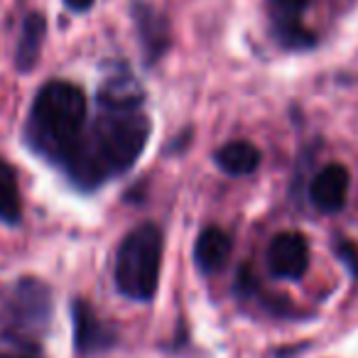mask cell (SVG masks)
<instances>
[{
    "label": "cell",
    "instance_id": "6da1fadb",
    "mask_svg": "<svg viewBox=\"0 0 358 358\" xmlns=\"http://www.w3.org/2000/svg\"><path fill=\"white\" fill-rule=\"evenodd\" d=\"M152 123L143 103H115L99 99V113L62 169L79 189H96L108 177L128 172L148 145Z\"/></svg>",
    "mask_w": 358,
    "mask_h": 358
},
{
    "label": "cell",
    "instance_id": "7a4b0ae2",
    "mask_svg": "<svg viewBox=\"0 0 358 358\" xmlns=\"http://www.w3.org/2000/svg\"><path fill=\"white\" fill-rule=\"evenodd\" d=\"M89 128V103L71 81H50L37 91L27 120V140L45 157L64 164Z\"/></svg>",
    "mask_w": 358,
    "mask_h": 358
},
{
    "label": "cell",
    "instance_id": "3957f363",
    "mask_svg": "<svg viewBox=\"0 0 358 358\" xmlns=\"http://www.w3.org/2000/svg\"><path fill=\"white\" fill-rule=\"evenodd\" d=\"M164 238L159 226H135L123 238L115 255V285L130 299L148 302L155 297L162 268Z\"/></svg>",
    "mask_w": 358,
    "mask_h": 358
},
{
    "label": "cell",
    "instance_id": "277c9868",
    "mask_svg": "<svg viewBox=\"0 0 358 358\" xmlns=\"http://www.w3.org/2000/svg\"><path fill=\"white\" fill-rule=\"evenodd\" d=\"M50 289L40 280H20L13 287L10 297L6 299V307H3V324H6V331L3 334L35 338L47 327V322H50Z\"/></svg>",
    "mask_w": 358,
    "mask_h": 358
},
{
    "label": "cell",
    "instance_id": "5b68a950",
    "mask_svg": "<svg viewBox=\"0 0 358 358\" xmlns=\"http://www.w3.org/2000/svg\"><path fill=\"white\" fill-rule=\"evenodd\" d=\"M268 268L275 278L299 280L309 268V243L297 231H282L268 245Z\"/></svg>",
    "mask_w": 358,
    "mask_h": 358
},
{
    "label": "cell",
    "instance_id": "8992f818",
    "mask_svg": "<svg viewBox=\"0 0 358 358\" xmlns=\"http://www.w3.org/2000/svg\"><path fill=\"white\" fill-rule=\"evenodd\" d=\"M348 187H351V174L343 164L331 162L317 172L309 187V199L322 214H336L346 206Z\"/></svg>",
    "mask_w": 358,
    "mask_h": 358
},
{
    "label": "cell",
    "instance_id": "52a82bcc",
    "mask_svg": "<svg viewBox=\"0 0 358 358\" xmlns=\"http://www.w3.org/2000/svg\"><path fill=\"white\" fill-rule=\"evenodd\" d=\"M270 8H273V20H275V35L280 37L285 47L289 50H302L314 42L312 32L304 30L302 15L307 10L309 0H268Z\"/></svg>",
    "mask_w": 358,
    "mask_h": 358
},
{
    "label": "cell",
    "instance_id": "ba28073f",
    "mask_svg": "<svg viewBox=\"0 0 358 358\" xmlns=\"http://www.w3.org/2000/svg\"><path fill=\"white\" fill-rule=\"evenodd\" d=\"M74 343L81 353L99 351L113 343L110 329L84 302H74Z\"/></svg>",
    "mask_w": 358,
    "mask_h": 358
},
{
    "label": "cell",
    "instance_id": "9c48e42d",
    "mask_svg": "<svg viewBox=\"0 0 358 358\" xmlns=\"http://www.w3.org/2000/svg\"><path fill=\"white\" fill-rule=\"evenodd\" d=\"M231 248H234L231 236L219 226H211V229L201 231V236L196 238L194 260L204 273H216L229 263Z\"/></svg>",
    "mask_w": 358,
    "mask_h": 358
},
{
    "label": "cell",
    "instance_id": "30bf717a",
    "mask_svg": "<svg viewBox=\"0 0 358 358\" xmlns=\"http://www.w3.org/2000/svg\"><path fill=\"white\" fill-rule=\"evenodd\" d=\"M47 35V22L40 13H32L25 17L22 22L20 37H17V47H15V66L20 71H30L32 66L40 59V50L42 42Z\"/></svg>",
    "mask_w": 358,
    "mask_h": 358
},
{
    "label": "cell",
    "instance_id": "8fae6325",
    "mask_svg": "<svg viewBox=\"0 0 358 358\" xmlns=\"http://www.w3.org/2000/svg\"><path fill=\"white\" fill-rule=\"evenodd\" d=\"M214 159L226 174L243 177V174H250L258 169L260 150L253 143H248V140H234V143H226L224 148L216 150Z\"/></svg>",
    "mask_w": 358,
    "mask_h": 358
},
{
    "label": "cell",
    "instance_id": "7c38bea8",
    "mask_svg": "<svg viewBox=\"0 0 358 358\" xmlns=\"http://www.w3.org/2000/svg\"><path fill=\"white\" fill-rule=\"evenodd\" d=\"M22 219V199L20 185H17V172L0 159V224L17 226Z\"/></svg>",
    "mask_w": 358,
    "mask_h": 358
},
{
    "label": "cell",
    "instance_id": "4fadbf2b",
    "mask_svg": "<svg viewBox=\"0 0 358 358\" xmlns=\"http://www.w3.org/2000/svg\"><path fill=\"white\" fill-rule=\"evenodd\" d=\"M138 30H140V37H143L148 57L150 59H157L159 52H162L169 42L164 20L155 10H150V8H138Z\"/></svg>",
    "mask_w": 358,
    "mask_h": 358
},
{
    "label": "cell",
    "instance_id": "5bb4252c",
    "mask_svg": "<svg viewBox=\"0 0 358 358\" xmlns=\"http://www.w3.org/2000/svg\"><path fill=\"white\" fill-rule=\"evenodd\" d=\"M0 358H45L40 351V343L35 338L3 334L0 336Z\"/></svg>",
    "mask_w": 358,
    "mask_h": 358
},
{
    "label": "cell",
    "instance_id": "9a60e30c",
    "mask_svg": "<svg viewBox=\"0 0 358 358\" xmlns=\"http://www.w3.org/2000/svg\"><path fill=\"white\" fill-rule=\"evenodd\" d=\"M338 255H341L343 260H346L348 265H351V270L358 275V250L353 248L351 243H341L338 245Z\"/></svg>",
    "mask_w": 358,
    "mask_h": 358
},
{
    "label": "cell",
    "instance_id": "2e32d148",
    "mask_svg": "<svg viewBox=\"0 0 358 358\" xmlns=\"http://www.w3.org/2000/svg\"><path fill=\"white\" fill-rule=\"evenodd\" d=\"M64 3L71 8V10H76V13H86L91 6H94V0H64Z\"/></svg>",
    "mask_w": 358,
    "mask_h": 358
}]
</instances>
